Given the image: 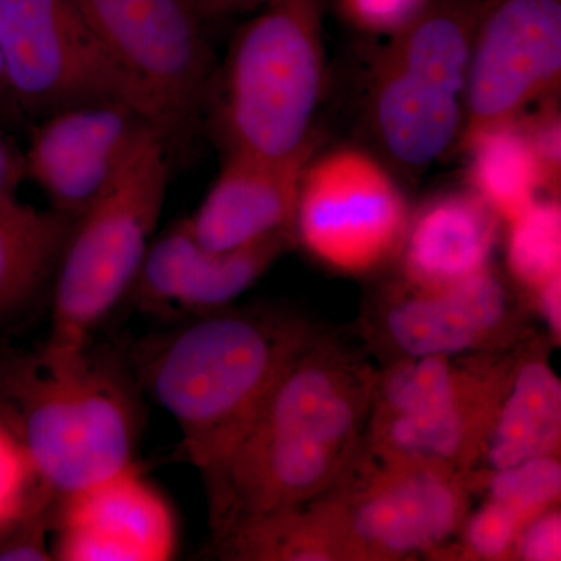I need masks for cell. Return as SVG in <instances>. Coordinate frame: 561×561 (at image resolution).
Wrapping results in <instances>:
<instances>
[{"instance_id":"obj_21","label":"cell","mask_w":561,"mask_h":561,"mask_svg":"<svg viewBox=\"0 0 561 561\" xmlns=\"http://www.w3.org/2000/svg\"><path fill=\"white\" fill-rule=\"evenodd\" d=\"M77 219L0 197V321L31 305L57 271Z\"/></svg>"},{"instance_id":"obj_7","label":"cell","mask_w":561,"mask_h":561,"mask_svg":"<svg viewBox=\"0 0 561 561\" xmlns=\"http://www.w3.org/2000/svg\"><path fill=\"white\" fill-rule=\"evenodd\" d=\"M478 10V0H431L382 47L371 80V127L402 168H427L460 139Z\"/></svg>"},{"instance_id":"obj_13","label":"cell","mask_w":561,"mask_h":561,"mask_svg":"<svg viewBox=\"0 0 561 561\" xmlns=\"http://www.w3.org/2000/svg\"><path fill=\"white\" fill-rule=\"evenodd\" d=\"M524 331L518 305L493 267L438 289L402 283L367 324L386 362L511 350L526 341Z\"/></svg>"},{"instance_id":"obj_17","label":"cell","mask_w":561,"mask_h":561,"mask_svg":"<svg viewBox=\"0 0 561 561\" xmlns=\"http://www.w3.org/2000/svg\"><path fill=\"white\" fill-rule=\"evenodd\" d=\"M319 136L284 157L230 151L205 201L187 217L198 243L210 251L241 249L280 231L294 232L302 176Z\"/></svg>"},{"instance_id":"obj_22","label":"cell","mask_w":561,"mask_h":561,"mask_svg":"<svg viewBox=\"0 0 561 561\" xmlns=\"http://www.w3.org/2000/svg\"><path fill=\"white\" fill-rule=\"evenodd\" d=\"M468 187L507 224L546 190L545 175L519 117L463 144Z\"/></svg>"},{"instance_id":"obj_1","label":"cell","mask_w":561,"mask_h":561,"mask_svg":"<svg viewBox=\"0 0 561 561\" xmlns=\"http://www.w3.org/2000/svg\"><path fill=\"white\" fill-rule=\"evenodd\" d=\"M376 375L341 339L319 332L206 479L214 535L341 481L364 445Z\"/></svg>"},{"instance_id":"obj_27","label":"cell","mask_w":561,"mask_h":561,"mask_svg":"<svg viewBox=\"0 0 561 561\" xmlns=\"http://www.w3.org/2000/svg\"><path fill=\"white\" fill-rule=\"evenodd\" d=\"M343 16L375 36L398 35L423 13L431 0H337Z\"/></svg>"},{"instance_id":"obj_18","label":"cell","mask_w":561,"mask_h":561,"mask_svg":"<svg viewBox=\"0 0 561 561\" xmlns=\"http://www.w3.org/2000/svg\"><path fill=\"white\" fill-rule=\"evenodd\" d=\"M500 221L470 187L424 203L409 220L398 251L402 283L438 289L489 271Z\"/></svg>"},{"instance_id":"obj_15","label":"cell","mask_w":561,"mask_h":561,"mask_svg":"<svg viewBox=\"0 0 561 561\" xmlns=\"http://www.w3.org/2000/svg\"><path fill=\"white\" fill-rule=\"evenodd\" d=\"M54 526L61 561H165L179 542L171 505L133 463L61 494Z\"/></svg>"},{"instance_id":"obj_24","label":"cell","mask_w":561,"mask_h":561,"mask_svg":"<svg viewBox=\"0 0 561 561\" xmlns=\"http://www.w3.org/2000/svg\"><path fill=\"white\" fill-rule=\"evenodd\" d=\"M472 483L474 491H485L486 500L505 505L530 522L560 505V456L535 457L502 470L479 468L472 474Z\"/></svg>"},{"instance_id":"obj_16","label":"cell","mask_w":561,"mask_h":561,"mask_svg":"<svg viewBox=\"0 0 561 561\" xmlns=\"http://www.w3.org/2000/svg\"><path fill=\"white\" fill-rule=\"evenodd\" d=\"M295 234L280 231L241 249L210 251L194 238L186 219L151 241L127 297L142 312L201 317L228 308L250 289Z\"/></svg>"},{"instance_id":"obj_12","label":"cell","mask_w":561,"mask_h":561,"mask_svg":"<svg viewBox=\"0 0 561 561\" xmlns=\"http://www.w3.org/2000/svg\"><path fill=\"white\" fill-rule=\"evenodd\" d=\"M114 61L160 110L169 136L197 113L213 54L184 0H76Z\"/></svg>"},{"instance_id":"obj_10","label":"cell","mask_w":561,"mask_h":561,"mask_svg":"<svg viewBox=\"0 0 561 561\" xmlns=\"http://www.w3.org/2000/svg\"><path fill=\"white\" fill-rule=\"evenodd\" d=\"M409 220L404 194L381 162L339 149L306 169L295 241L332 271L360 275L398 254Z\"/></svg>"},{"instance_id":"obj_33","label":"cell","mask_w":561,"mask_h":561,"mask_svg":"<svg viewBox=\"0 0 561 561\" xmlns=\"http://www.w3.org/2000/svg\"><path fill=\"white\" fill-rule=\"evenodd\" d=\"M273 0H203L206 9L213 13H231V11H242L254 9V7L267 5Z\"/></svg>"},{"instance_id":"obj_28","label":"cell","mask_w":561,"mask_h":561,"mask_svg":"<svg viewBox=\"0 0 561 561\" xmlns=\"http://www.w3.org/2000/svg\"><path fill=\"white\" fill-rule=\"evenodd\" d=\"M540 103V108L526 111L519 121L540 162L546 190L556 195L561 176V117L556 98Z\"/></svg>"},{"instance_id":"obj_34","label":"cell","mask_w":561,"mask_h":561,"mask_svg":"<svg viewBox=\"0 0 561 561\" xmlns=\"http://www.w3.org/2000/svg\"><path fill=\"white\" fill-rule=\"evenodd\" d=\"M20 116V111L11 101L9 84H7L5 72H3L2 58H0V121L16 119Z\"/></svg>"},{"instance_id":"obj_19","label":"cell","mask_w":561,"mask_h":561,"mask_svg":"<svg viewBox=\"0 0 561 561\" xmlns=\"http://www.w3.org/2000/svg\"><path fill=\"white\" fill-rule=\"evenodd\" d=\"M561 381L540 342H524L512 383L486 440L485 470L560 456Z\"/></svg>"},{"instance_id":"obj_23","label":"cell","mask_w":561,"mask_h":561,"mask_svg":"<svg viewBox=\"0 0 561 561\" xmlns=\"http://www.w3.org/2000/svg\"><path fill=\"white\" fill-rule=\"evenodd\" d=\"M507 267L524 290L534 294L561 275V205L545 195L507 221Z\"/></svg>"},{"instance_id":"obj_8","label":"cell","mask_w":561,"mask_h":561,"mask_svg":"<svg viewBox=\"0 0 561 561\" xmlns=\"http://www.w3.org/2000/svg\"><path fill=\"white\" fill-rule=\"evenodd\" d=\"M0 58L21 116L39 121L73 106L117 102L168 133L158 106L114 61L76 0H0Z\"/></svg>"},{"instance_id":"obj_26","label":"cell","mask_w":561,"mask_h":561,"mask_svg":"<svg viewBox=\"0 0 561 561\" xmlns=\"http://www.w3.org/2000/svg\"><path fill=\"white\" fill-rule=\"evenodd\" d=\"M54 494L39 481L27 453L0 415V535Z\"/></svg>"},{"instance_id":"obj_3","label":"cell","mask_w":561,"mask_h":561,"mask_svg":"<svg viewBox=\"0 0 561 561\" xmlns=\"http://www.w3.org/2000/svg\"><path fill=\"white\" fill-rule=\"evenodd\" d=\"M0 401L33 470L72 493L133 463L139 411L128 373L110 354L41 348L0 360Z\"/></svg>"},{"instance_id":"obj_32","label":"cell","mask_w":561,"mask_h":561,"mask_svg":"<svg viewBox=\"0 0 561 561\" xmlns=\"http://www.w3.org/2000/svg\"><path fill=\"white\" fill-rule=\"evenodd\" d=\"M535 308L540 312L546 327L551 332L552 343L561 342V275L542 284L540 289L531 294Z\"/></svg>"},{"instance_id":"obj_14","label":"cell","mask_w":561,"mask_h":561,"mask_svg":"<svg viewBox=\"0 0 561 561\" xmlns=\"http://www.w3.org/2000/svg\"><path fill=\"white\" fill-rule=\"evenodd\" d=\"M151 127L130 105L90 103L39 119L24 150L27 179L51 209L79 219L108 190Z\"/></svg>"},{"instance_id":"obj_4","label":"cell","mask_w":561,"mask_h":561,"mask_svg":"<svg viewBox=\"0 0 561 561\" xmlns=\"http://www.w3.org/2000/svg\"><path fill=\"white\" fill-rule=\"evenodd\" d=\"M523 343L386 362L376 375L364 448L382 459L424 461L472 476Z\"/></svg>"},{"instance_id":"obj_2","label":"cell","mask_w":561,"mask_h":561,"mask_svg":"<svg viewBox=\"0 0 561 561\" xmlns=\"http://www.w3.org/2000/svg\"><path fill=\"white\" fill-rule=\"evenodd\" d=\"M320 331L276 309H220L140 343V386L175 420L181 449L216 474Z\"/></svg>"},{"instance_id":"obj_29","label":"cell","mask_w":561,"mask_h":561,"mask_svg":"<svg viewBox=\"0 0 561 561\" xmlns=\"http://www.w3.org/2000/svg\"><path fill=\"white\" fill-rule=\"evenodd\" d=\"M50 501L38 505L25 515L16 526L0 535V561H47L51 552L47 549L46 534L49 529Z\"/></svg>"},{"instance_id":"obj_30","label":"cell","mask_w":561,"mask_h":561,"mask_svg":"<svg viewBox=\"0 0 561 561\" xmlns=\"http://www.w3.org/2000/svg\"><path fill=\"white\" fill-rule=\"evenodd\" d=\"M512 560L560 561L561 512L560 505L548 508L530 519L516 538Z\"/></svg>"},{"instance_id":"obj_31","label":"cell","mask_w":561,"mask_h":561,"mask_svg":"<svg viewBox=\"0 0 561 561\" xmlns=\"http://www.w3.org/2000/svg\"><path fill=\"white\" fill-rule=\"evenodd\" d=\"M27 180L24 150L0 135V197H14Z\"/></svg>"},{"instance_id":"obj_25","label":"cell","mask_w":561,"mask_h":561,"mask_svg":"<svg viewBox=\"0 0 561 561\" xmlns=\"http://www.w3.org/2000/svg\"><path fill=\"white\" fill-rule=\"evenodd\" d=\"M527 523L512 508L486 500L478 512L468 513L459 530L460 541L443 546L434 556L440 560L511 561L516 538Z\"/></svg>"},{"instance_id":"obj_9","label":"cell","mask_w":561,"mask_h":561,"mask_svg":"<svg viewBox=\"0 0 561 561\" xmlns=\"http://www.w3.org/2000/svg\"><path fill=\"white\" fill-rule=\"evenodd\" d=\"M330 494L350 561L434 556L459 534L474 493L472 476L415 460L382 459L362 445Z\"/></svg>"},{"instance_id":"obj_20","label":"cell","mask_w":561,"mask_h":561,"mask_svg":"<svg viewBox=\"0 0 561 561\" xmlns=\"http://www.w3.org/2000/svg\"><path fill=\"white\" fill-rule=\"evenodd\" d=\"M214 556L231 561H350L330 494L254 516L214 535Z\"/></svg>"},{"instance_id":"obj_11","label":"cell","mask_w":561,"mask_h":561,"mask_svg":"<svg viewBox=\"0 0 561 561\" xmlns=\"http://www.w3.org/2000/svg\"><path fill=\"white\" fill-rule=\"evenodd\" d=\"M561 0H479L460 144L556 98Z\"/></svg>"},{"instance_id":"obj_6","label":"cell","mask_w":561,"mask_h":561,"mask_svg":"<svg viewBox=\"0 0 561 561\" xmlns=\"http://www.w3.org/2000/svg\"><path fill=\"white\" fill-rule=\"evenodd\" d=\"M169 135L146 133L117 179L73 224L58 262L49 339L76 353L127 297L160 220L169 181Z\"/></svg>"},{"instance_id":"obj_5","label":"cell","mask_w":561,"mask_h":561,"mask_svg":"<svg viewBox=\"0 0 561 561\" xmlns=\"http://www.w3.org/2000/svg\"><path fill=\"white\" fill-rule=\"evenodd\" d=\"M327 81L321 0H273L232 41L217 121L228 153L284 157L313 135Z\"/></svg>"}]
</instances>
